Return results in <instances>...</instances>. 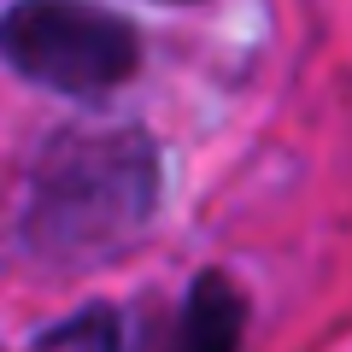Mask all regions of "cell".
<instances>
[{
    "label": "cell",
    "mask_w": 352,
    "mask_h": 352,
    "mask_svg": "<svg viewBox=\"0 0 352 352\" xmlns=\"http://www.w3.org/2000/svg\"><path fill=\"white\" fill-rule=\"evenodd\" d=\"M241 323H247V305L229 288L223 276H200L176 317L170 352H235L241 346Z\"/></svg>",
    "instance_id": "obj_3"
},
{
    "label": "cell",
    "mask_w": 352,
    "mask_h": 352,
    "mask_svg": "<svg viewBox=\"0 0 352 352\" xmlns=\"http://www.w3.org/2000/svg\"><path fill=\"white\" fill-rule=\"evenodd\" d=\"M0 53L41 88L100 94L135 71L141 47L124 18L82 0H18L0 18Z\"/></svg>",
    "instance_id": "obj_2"
},
{
    "label": "cell",
    "mask_w": 352,
    "mask_h": 352,
    "mask_svg": "<svg viewBox=\"0 0 352 352\" xmlns=\"http://www.w3.org/2000/svg\"><path fill=\"white\" fill-rule=\"evenodd\" d=\"M36 352H118V317L112 311H82L71 323H59L53 335H41Z\"/></svg>",
    "instance_id": "obj_4"
},
{
    "label": "cell",
    "mask_w": 352,
    "mask_h": 352,
    "mask_svg": "<svg viewBox=\"0 0 352 352\" xmlns=\"http://www.w3.org/2000/svg\"><path fill=\"white\" fill-rule=\"evenodd\" d=\"M153 147L129 129L76 135L41 159L30 235L53 258H100L141 235L153 212Z\"/></svg>",
    "instance_id": "obj_1"
}]
</instances>
